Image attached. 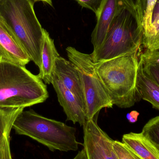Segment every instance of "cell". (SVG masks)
Segmentation results:
<instances>
[{
	"mask_svg": "<svg viewBox=\"0 0 159 159\" xmlns=\"http://www.w3.org/2000/svg\"><path fill=\"white\" fill-rule=\"evenodd\" d=\"M143 28L125 7L114 18L102 44L91 55L95 63L109 60L143 46Z\"/></svg>",
	"mask_w": 159,
	"mask_h": 159,
	"instance_id": "obj_5",
	"label": "cell"
},
{
	"mask_svg": "<svg viewBox=\"0 0 159 159\" xmlns=\"http://www.w3.org/2000/svg\"><path fill=\"white\" fill-rule=\"evenodd\" d=\"M34 3L33 0H4L0 4V17L40 69L44 29L35 15Z\"/></svg>",
	"mask_w": 159,
	"mask_h": 159,
	"instance_id": "obj_3",
	"label": "cell"
},
{
	"mask_svg": "<svg viewBox=\"0 0 159 159\" xmlns=\"http://www.w3.org/2000/svg\"><path fill=\"white\" fill-rule=\"evenodd\" d=\"M122 142L141 159H159V146L142 132L123 134Z\"/></svg>",
	"mask_w": 159,
	"mask_h": 159,
	"instance_id": "obj_12",
	"label": "cell"
},
{
	"mask_svg": "<svg viewBox=\"0 0 159 159\" xmlns=\"http://www.w3.org/2000/svg\"><path fill=\"white\" fill-rule=\"evenodd\" d=\"M143 47L146 50L159 51V0L153 10L151 30L148 36L143 39Z\"/></svg>",
	"mask_w": 159,
	"mask_h": 159,
	"instance_id": "obj_16",
	"label": "cell"
},
{
	"mask_svg": "<svg viewBox=\"0 0 159 159\" xmlns=\"http://www.w3.org/2000/svg\"><path fill=\"white\" fill-rule=\"evenodd\" d=\"M142 132L159 146V116L148 120Z\"/></svg>",
	"mask_w": 159,
	"mask_h": 159,
	"instance_id": "obj_19",
	"label": "cell"
},
{
	"mask_svg": "<svg viewBox=\"0 0 159 159\" xmlns=\"http://www.w3.org/2000/svg\"><path fill=\"white\" fill-rule=\"evenodd\" d=\"M142 47L96 63L97 73L113 105L129 108L140 100L136 93V82Z\"/></svg>",
	"mask_w": 159,
	"mask_h": 159,
	"instance_id": "obj_1",
	"label": "cell"
},
{
	"mask_svg": "<svg viewBox=\"0 0 159 159\" xmlns=\"http://www.w3.org/2000/svg\"><path fill=\"white\" fill-rule=\"evenodd\" d=\"M139 114L136 111H132L127 115V117L129 122L133 123L137 120Z\"/></svg>",
	"mask_w": 159,
	"mask_h": 159,
	"instance_id": "obj_23",
	"label": "cell"
},
{
	"mask_svg": "<svg viewBox=\"0 0 159 159\" xmlns=\"http://www.w3.org/2000/svg\"><path fill=\"white\" fill-rule=\"evenodd\" d=\"M136 90L139 100L149 102L153 107L159 110V85L144 71L141 60L137 70Z\"/></svg>",
	"mask_w": 159,
	"mask_h": 159,
	"instance_id": "obj_15",
	"label": "cell"
},
{
	"mask_svg": "<svg viewBox=\"0 0 159 159\" xmlns=\"http://www.w3.org/2000/svg\"><path fill=\"white\" fill-rule=\"evenodd\" d=\"M51 84L57 93L59 102L67 116V120L83 126L87 120L86 109L78 98L62 84L54 72Z\"/></svg>",
	"mask_w": 159,
	"mask_h": 159,
	"instance_id": "obj_8",
	"label": "cell"
},
{
	"mask_svg": "<svg viewBox=\"0 0 159 159\" xmlns=\"http://www.w3.org/2000/svg\"><path fill=\"white\" fill-rule=\"evenodd\" d=\"M73 159H88L85 149L83 148L81 151H79L74 158Z\"/></svg>",
	"mask_w": 159,
	"mask_h": 159,
	"instance_id": "obj_24",
	"label": "cell"
},
{
	"mask_svg": "<svg viewBox=\"0 0 159 159\" xmlns=\"http://www.w3.org/2000/svg\"><path fill=\"white\" fill-rule=\"evenodd\" d=\"M140 60L145 72L159 85V51L146 50Z\"/></svg>",
	"mask_w": 159,
	"mask_h": 159,
	"instance_id": "obj_17",
	"label": "cell"
},
{
	"mask_svg": "<svg viewBox=\"0 0 159 159\" xmlns=\"http://www.w3.org/2000/svg\"><path fill=\"white\" fill-rule=\"evenodd\" d=\"M0 60L25 66L31 61L11 30L0 17Z\"/></svg>",
	"mask_w": 159,
	"mask_h": 159,
	"instance_id": "obj_9",
	"label": "cell"
},
{
	"mask_svg": "<svg viewBox=\"0 0 159 159\" xmlns=\"http://www.w3.org/2000/svg\"><path fill=\"white\" fill-rule=\"evenodd\" d=\"M82 7L92 11L95 16L99 13L103 0H75Z\"/></svg>",
	"mask_w": 159,
	"mask_h": 159,
	"instance_id": "obj_22",
	"label": "cell"
},
{
	"mask_svg": "<svg viewBox=\"0 0 159 159\" xmlns=\"http://www.w3.org/2000/svg\"><path fill=\"white\" fill-rule=\"evenodd\" d=\"M45 83L25 66L0 60V107H29L46 101Z\"/></svg>",
	"mask_w": 159,
	"mask_h": 159,
	"instance_id": "obj_2",
	"label": "cell"
},
{
	"mask_svg": "<svg viewBox=\"0 0 159 159\" xmlns=\"http://www.w3.org/2000/svg\"><path fill=\"white\" fill-rule=\"evenodd\" d=\"M157 1V0L146 1L142 22L143 39L146 38L148 36L151 30L152 15Z\"/></svg>",
	"mask_w": 159,
	"mask_h": 159,
	"instance_id": "obj_18",
	"label": "cell"
},
{
	"mask_svg": "<svg viewBox=\"0 0 159 159\" xmlns=\"http://www.w3.org/2000/svg\"><path fill=\"white\" fill-rule=\"evenodd\" d=\"M4 1V0H0V4H1Z\"/></svg>",
	"mask_w": 159,
	"mask_h": 159,
	"instance_id": "obj_26",
	"label": "cell"
},
{
	"mask_svg": "<svg viewBox=\"0 0 159 159\" xmlns=\"http://www.w3.org/2000/svg\"><path fill=\"white\" fill-rule=\"evenodd\" d=\"M55 73L63 85L78 98L86 109L81 79L74 65L70 61L58 57L56 59Z\"/></svg>",
	"mask_w": 159,
	"mask_h": 159,
	"instance_id": "obj_11",
	"label": "cell"
},
{
	"mask_svg": "<svg viewBox=\"0 0 159 159\" xmlns=\"http://www.w3.org/2000/svg\"><path fill=\"white\" fill-rule=\"evenodd\" d=\"M60 57L49 33L44 29L41 55V67L38 77L45 84H51L55 72L56 59Z\"/></svg>",
	"mask_w": 159,
	"mask_h": 159,
	"instance_id": "obj_14",
	"label": "cell"
},
{
	"mask_svg": "<svg viewBox=\"0 0 159 159\" xmlns=\"http://www.w3.org/2000/svg\"><path fill=\"white\" fill-rule=\"evenodd\" d=\"M98 116L86 120L83 125V146L88 159H117L113 149L114 140L97 124Z\"/></svg>",
	"mask_w": 159,
	"mask_h": 159,
	"instance_id": "obj_7",
	"label": "cell"
},
{
	"mask_svg": "<svg viewBox=\"0 0 159 159\" xmlns=\"http://www.w3.org/2000/svg\"><path fill=\"white\" fill-rule=\"evenodd\" d=\"M22 107H0V159H12L10 134L13 124Z\"/></svg>",
	"mask_w": 159,
	"mask_h": 159,
	"instance_id": "obj_13",
	"label": "cell"
},
{
	"mask_svg": "<svg viewBox=\"0 0 159 159\" xmlns=\"http://www.w3.org/2000/svg\"><path fill=\"white\" fill-rule=\"evenodd\" d=\"M113 147L117 159H141L122 142L114 141Z\"/></svg>",
	"mask_w": 159,
	"mask_h": 159,
	"instance_id": "obj_21",
	"label": "cell"
},
{
	"mask_svg": "<svg viewBox=\"0 0 159 159\" xmlns=\"http://www.w3.org/2000/svg\"><path fill=\"white\" fill-rule=\"evenodd\" d=\"M125 5L122 0H103L99 13L96 15L97 22L91 34L93 52L102 44L109 26L117 14Z\"/></svg>",
	"mask_w": 159,
	"mask_h": 159,
	"instance_id": "obj_10",
	"label": "cell"
},
{
	"mask_svg": "<svg viewBox=\"0 0 159 159\" xmlns=\"http://www.w3.org/2000/svg\"><path fill=\"white\" fill-rule=\"evenodd\" d=\"M13 129L17 134L28 136L52 152L76 151L78 148L75 128L43 116L33 110L20 112Z\"/></svg>",
	"mask_w": 159,
	"mask_h": 159,
	"instance_id": "obj_4",
	"label": "cell"
},
{
	"mask_svg": "<svg viewBox=\"0 0 159 159\" xmlns=\"http://www.w3.org/2000/svg\"><path fill=\"white\" fill-rule=\"evenodd\" d=\"M34 2H37V1H42V2H45L49 4L51 6L53 7V3H52V0H33Z\"/></svg>",
	"mask_w": 159,
	"mask_h": 159,
	"instance_id": "obj_25",
	"label": "cell"
},
{
	"mask_svg": "<svg viewBox=\"0 0 159 159\" xmlns=\"http://www.w3.org/2000/svg\"><path fill=\"white\" fill-rule=\"evenodd\" d=\"M66 51L69 61L75 66L80 76L87 120L98 116L102 108H112L114 105L97 73L96 63L91 54L80 52L72 47H68Z\"/></svg>",
	"mask_w": 159,
	"mask_h": 159,
	"instance_id": "obj_6",
	"label": "cell"
},
{
	"mask_svg": "<svg viewBox=\"0 0 159 159\" xmlns=\"http://www.w3.org/2000/svg\"><path fill=\"white\" fill-rule=\"evenodd\" d=\"M126 7L129 8L137 19L142 27L144 11L147 0H122ZM143 28V27H142Z\"/></svg>",
	"mask_w": 159,
	"mask_h": 159,
	"instance_id": "obj_20",
	"label": "cell"
}]
</instances>
